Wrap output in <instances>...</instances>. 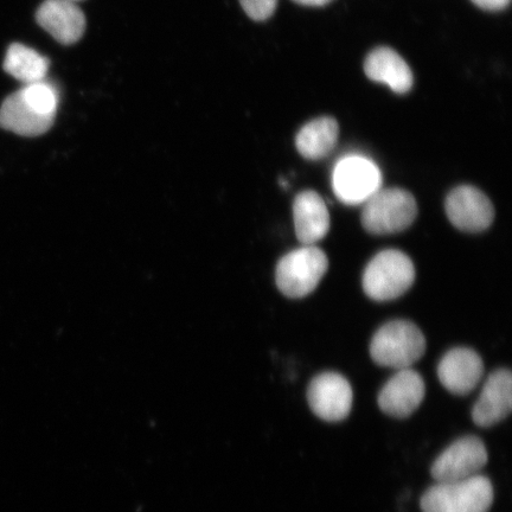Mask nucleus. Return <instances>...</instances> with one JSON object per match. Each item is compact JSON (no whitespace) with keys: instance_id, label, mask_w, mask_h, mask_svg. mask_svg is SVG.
<instances>
[{"instance_id":"1","label":"nucleus","mask_w":512,"mask_h":512,"mask_svg":"<svg viewBox=\"0 0 512 512\" xmlns=\"http://www.w3.org/2000/svg\"><path fill=\"white\" fill-rule=\"evenodd\" d=\"M426 351L421 330L408 320H393L377 330L370 343V356L379 366L395 370L411 368Z\"/></svg>"},{"instance_id":"2","label":"nucleus","mask_w":512,"mask_h":512,"mask_svg":"<svg viewBox=\"0 0 512 512\" xmlns=\"http://www.w3.org/2000/svg\"><path fill=\"white\" fill-rule=\"evenodd\" d=\"M494 497L491 480L478 475L435 484L422 495L420 505L422 512H488Z\"/></svg>"},{"instance_id":"3","label":"nucleus","mask_w":512,"mask_h":512,"mask_svg":"<svg viewBox=\"0 0 512 512\" xmlns=\"http://www.w3.org/2000/svg\"><path fill=\"white\" fill-rule=\"evenodd\" d=\"M418 216V204L411 192L400 188L380 189L363 204L361 221L373 235L401 233Z\"/></svg>"},{"instance_id":"4","label":"nucleus","mask_w":512,"mask_h":512,"mask_svg":"<svg viewBox=\"0 0 512 512\" xmlns=\"http://www.w3.org/2000/svg\"><path fill=\"white\" fill-rule=\"evenodd\" d=\"M415 280V267L409 256L386 249L374 256L363 273V290L376 302H388L405 294Z\"/></svg>"},{"instance_id":"5","label":"nucleus","mask_w":512,"mask_h":512,"mask_svg":"<svg viewBox=\"0 0 512 512\" xmlns=\"http://www.w3.org/2000/svg\"><path fill=\"white\" fill-rule=\"evenodd\" d=\"M328 268V256L322 249L304 246L280 259L275 281L285 297L304 298L316 290Z\"/></svg>"},{"instance_id":"6","label":"nucleus","mask_w":512,"mask_h":512,"mask_svg":"<svg viewBox=\"0 0 512 512\" xmlns=\"http://www.w3.org/2000/svg\"><path fill=\"white\" fill-rule=\"evenodd\" d=\"M382 187V175L374 162L362 156H348L332 172V188L338 200L348 206H360Z\"/></svg>"},{"instance_id":"7","label":"nucleus","mask_w":512,"mask_h":512,"mask_svg":"<svg viewBox=\"0 0 512 512\" xmlns=\"http://www.w3.org/2000/svg\"><path fill=\"white\" fill-rule=\"evenodd\" d=\"M489 453L475 435L460 438L434 460L431 475L437 483L458 482L479 475L488 464Z\"/></svg>"},{"instance_id":"8","label":"nucleus","mask_w":512,"mask_h":512,"mask_svg":"<svg viewBox=\"0 0 512 512\" xmlns=\"http://www.w3.org/2000/svg\"><path fill=\"white\" fill-rule=\"evenodd\" d=\"M306 396L313 414L326 422L347 419L354 402V392L349 381L332 371L313 377Z\"/></svg>"},{"instance_id":"9","label":"nucleus","mask_w":512,"mask_h":512,"mask_svg":"<svg viewBox=\"0 0 512 512\" xmlns=\"http://www.w3.org/2000/svg\"><path fill=\"white\" fill-rule=\"evenodd\" d=\"M448 220L465 233H480L495 219V208L483 191L471 185H460L448 194L445 202Z\"/></svg>"},{"instance_id":"10","label":"nucleus","mask_w":512,"mask_h":512,"mask_svg":"<svg viewBox=\"0 0 512 512\" xmlns=\"http://www.w3.org/2000/svg\"><path fill=\"white\" fill-rule=\"evenodd\" d=\"M426 386L418 371L412 368L401 369L390 377L379 394L381 411L395 419L411 416L424 401Z\"/></svg>"},{"instance_id":"11","label":"nucleus","mask_w":512,"mask_h":512,"mask_svg":"<svg viewBox=\"0 0 512 512\" xmlns=\"http://www.w3.org/2000/svg\"><path fill=\"white\" fill-rule=\"evenodd\" d=\"M512 409V375L498 369L486 380L472 408V421L479 427H494L507 419Z\"/></svg>"},{"instance_id":"12","label":"nucleus","mask_w":512,"mask_h":512,"mask_svg":"<svg viewBox=\"0 0 512 512\" xmlns=\"http://www.w3.org/2000/svg\"><path fill=\"white\" fill-rule=\"evenodd\" d=\"M484 375V363L475 350L454 348L447 352L438 366L441 384L448 392L465 396L475 389Z\"/></svg>"},{"instance_id":"13","label":"nucleus","mask_w":512,"mask_h":512,"mask_svg":"<svg viewBox=\"0 0 512 512\" xmlns=\"http://www.w3.org/2000/svg\"><path fill=\"white\" fill-rule=\"evenodd\" d=\"M37 23L57 42L70 46L80 41L86 29V17L70 0H46L37 10Z\"/></svg>"},{"instance_id":"14","label":"nucleus","mask_w":512,"mask_h":512,"mask_svg":"<svg viewBox=\"0 0 512 512\" xmlns=\"http://www.w3.org/2000/svg\"><path fill=\"white\" fill-rule=\"evenodd\" d=\"M293 219L297 238L303 246H313L329 233V210L316 191L306 190L294 198Z\"/></svg>"},{"instance_id":"15","label":"nucleus","mask_w":512,"mask_h":512,"mask_svg":"<svg viewBox=\"0 0 512 512\" xmlns=\"http://www.w3.org/2000/svg\"><path fill=\"white\" fill-rule=\"evenodd\" d=\"M55 118L38 111L19 91L8 96L0 107V127L18 136H42L54 125Z\"/></svg>"},{"instance_id":"16","label":"nucleus","mask_w":512,"mask_h":512,"mask_svg":"<svg viewBox=\"0 0 512 512\" xmlns=\"http://www.w3.org/2000/svg\"><path fill=\"white\" fill-rule=\"evenodd\" d=\"M364 73L369 80L384 83L396 94L408 93L414 83L413 73L407 62L388 47L371 51L364 61Z\"/></svg>"},{"instance_id":"17","label":"nucleus","mask_w":512,"mask_h":512,"mask_svg":"<svg viewBox=\"0 0 512 512\" xmlns=\"http://www.w3.org/2000/svg\"><path fill=\"white\" fill-rule=\"evenodd\" d=\"M339 126L337 120L322 117L310 121L296 137V147L305 159L319 160L329 156L338 142Z\"/></svg>"},{"instance_id":"18","label":"nucleus","mask_w":512,"mask_h":512,"mask_svg":"<svg viewBox=\"0 0 512 512\" xmlns=\"http://www.w3.org/2000/svg\"><path fill=\"white\" fill-rule=\"evenodd\" d=\"M49 66L46 56L21 43L11 44L3 64L6 73L25 85L46 80Z\"/></svg>"},{"instance_id":"19","label":"nucleus","mask_w":512,"mask_h":512,"mask_svg":"<svg viewBox=\"0 0 512 512\" xmlns=\"http://www.w3.org/2000/svg\"><path fill=\"white\" fill-rule=\"evenodd\" d=\"M242 9L256 22L266 21L277 10L278 0H240Z\"/></svg>"},{"instance_id":"20","label":"nucleus","mask_w":512,"mask_h":512,"mask_svg":"<svg viewBox=\"0 0 512 512\" xmlns=\"http://www.w3.org/2000/svg\"><path fill=\"white\" fill-rule=\"evenodd\" d=\"M471 2L486 11H501L510 4V0H471Z\"/></svg>"},{"instance_id":"21","label":"nucleus","mask_w":512,"mask_h":512,"mask_svg":"<svg viewBox=\"0 0 512 512\" xmlns=\"http://www.w3.org/2000/svg\"><path fill=\"white\" fill-rule=\"evenodd\" d=\"M292 2L304 6H324L332 2V0H292Z\"/></svg>"},{"instance_id":"22","label":"nucleus","mask_w":512,"mask_h":512,"mask_svg":"<svg viewBox=\"0 0 512 512\" xmlns=\"http://www.w3.org/2000/svg\"><path fill=\"white\" fill-rule=\"evenodd\" d=\"M70 2H76V0H70Z\"/></svg>"}]
</instances>
